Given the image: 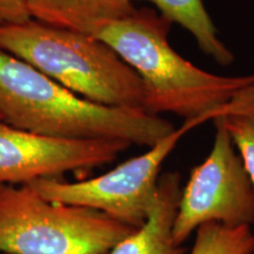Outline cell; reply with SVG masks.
I'll use <instances>...</instances> for the list:
<instances>
[{
  "label": "cell",
  "mask_w": 254,
  "mask_h": 254,
  "mask_svg": "<svg viewBox=\"0 0 254 254\" xmlns=\"http://www.w3.org/2000/svg\"><path fill=\"white\" fill-rule=\"evenodd\" d=\"M132 144L107 139H60L13 127L0 119V186L28 185L110 164Z\"/></svg>",
  "instance_id": "obj_7"
},
{
  "label": "cell",
  "mask_w": 254,
  "mask_h": 254,
  "mask_svg": "<svg viewBox=\"0 0 254 254\" xmlns=\"http://www.w3.org/2000/svg\"><path fill=\"white\" fill-rule=\"evenodd\" d=\"M220 117L254 183V82L226 105Z\"/></svg>",
  "instance_id": "obj_11"
},
{
  "label": "cell",
  "mask_w": 254,
  "mask_h": 254,
  "mask_svg": "<svg viewBox=\"0 0 254 254\" xmlns=\"http://www.w3.org/2000/svg\"><path fill=\"white\" fill-rule=\"evenodd\" d=\"M190 254H254V233L251 226L205 224L195 231Z\"/></svg>",
  "instance_id": "obj_12"
},
{
  "label": "cell",
  "mask_w": 254,
  "mask_h": 254,
  "mask_svg": "<svg viewBox=\"0 0 254 254\" xmlns=\"http://www.w3.org/2000/svg\"><path fill=\"white\" fill-rule=\"evenodd\" d=\"M31 18L94 36L101 26L135 11L134 0H25Z\"/></svg>",
  "instance_id": "obj_9"
},
{
  "label": "cell",
  "mask_w": 254,
  "mask_h": 254,
  "mask_svg": "<svg viewBox=\"0 0 254 254\" xmlns=\"http://www.w3.org/2000/svg\"><path fill=\"white\" fill-rule=\"evenodd\" d=\"M221 113L212 120L215 135L211 152L193 168L183 189L173 225L179 246L205 224L241 227L254 222V183Z\"/></svg>",
  "instance_id": "obj_6"
},
{
  "label": "cell",
  "mask_w": 254,
  "mask_h": 254,
  "mask_svg": "<svg viewBox=\"0 0 254 254\" xmlns=\"http://www.w3.org/2000/svg\"><path fill=\"white\" fill-rule=\"evenodd\" d=\"M173 23L153 8H136L101 26L94 37L107 44L140 78L145 110L194 119L219 113L254 82V74L225 77L183 58L168 41Z\"/></svg>",
  "instance_id": "obj_2"
},
{
  "label": "cell",
  "mask_w": 254,
  "mask_h": 254,
  "mask_svg": "<svg viewBox=\"0 0 254 254\" xmlns=\"http://www.w3.org/2000/svg\"><path fill=\"white\" fill-rule=\"evenodd\" d=\"M136 230L95 209L49 201L28 185L0 186V253L107 254Z\"/></svg>",
  "instance_id": "obj_4"
},
{
  "label": "cell",
  "mask_w": 254,
  "mask_h": 254,
  "mask_svg": "<svg viewBox=\"0 0 254 254\" xmlns=\"http://www.w3.org/2000/svg\"><path fill=\"white\" fill-rule=\"evenodd\" d=\"M25 0H0V26L30 20Z\"/></svg>",
  "instance_id": "obj_13"
},
{
  "label": "cell",
  "mask_w": 254,
  "mask_h": 254,
  "mask_svg": "<svg viewBox=\"0 0 254 254\" xmlns=\"http://www.w3.org/2000/svg\"><path fill=\"white\" fill-rule=\"evenodd\" d=\"M221 112L185 120L179 128L145 153L99 177L75 183L50 178L36 180L28 186L49 201L95 209L123 224L140 228L153 205L164 161L187 132L213 120Z\"/></svg>",
  "instance_id": "obj_5"
},
{
  "label": "cell",
  "mask_w": 254,
  "mask_h": 254,
  "mask_svg": "<svg viewBox=\"0 0 254 254\" xmlns=\"http://www.w3.org/2000/svg\"><path fill=\"white\" fill-rule=\"evenodd\" d=\"M0 50L92 103L146 111L140 78L92 34L30 19L0 26Z\"/></svg>",
  "instance_id": "obj_3"
},
{
  "label": "cell",
  "mask_w": 254,
  "mask_h": 254,
  "mask_svg": "<svg viewBox=\"0 0 254 254\" xmlns=\"http://www.w3.org/2000/svg\"><path fill=\"white\" fill-rule=\"evenodd\" d=\"M158 8L159 13L189 31L196 45L219 65L228 66L234 56L219 38V32L209 17L202 0H145Z\"/></svg>",
  "instance_id": "obj_10"
},
{
  "label": "cell",
  "mask_w": 254,
  "mask_h": 254,
  "mask_svg": "<svg viewBox=\"0 0 254 254\" xmlns=\"http://www.w3.org/2000/svg\"><path fill=\"white\" fill-rule=\"evenodd\" d=\"M0 119L60 139H107L147 146L176 131L171 122L142 110L92 103L23 60L0 50Z\"/></svg>",
  "instance_id": "obj_1"
},
{
  "label": "cell",
  "mask_w": 254,
  "mask_h": 254,
  "mask_svg": "<svg viewBox=\"0 0 254 254\" xmlns=\"http://www.w3.org/2000/svg\"><path fill=\"white\" fill-rule=\"evenodd\" d=\"M182 192L179 173L161 174L147 220L107 254H184L185 250L173 239V225Z\"/></svg>",
  "instance_id": "obj_8"
},
{
  "label": "cell",
  "mask_w": 254,
  "mask_h": 254,
  "mask_svg": "<svg viewBox=\"0 0 254 254\" xmlns=\"http://www.w3.org/2000/svg\"><path fill=\"white\" fill-rule=\"evenodd\" d=\"M253 1H254V0H253Z\"/></svg>",
  "instance_id": "obj_14"
}]
</instances>
